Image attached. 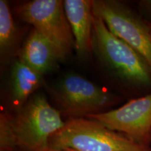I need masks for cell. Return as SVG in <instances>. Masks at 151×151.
<instances>
[{"label":"cell","mask_w":151,"mask_h":151,"mask_svg":"<svg viewBox=\"0 0 151 151\" xmlns=\"http://www.w3.org/2000/svg\"><path fill=\"white\" fill-rule=\"evenodd\" d=\"M22 33L13 18L8 1L0 0V59L1 65L18 58L22 48Z\"/></svg>","instance_id":"8fae6325"},{"label":"cell","mask_w":151,"mask_h":151,"mask_svg":"<svg viewBox=\"0 0 151 151\" xmlns=\"http://www.w3.org/2000/svg\"><path fill=\"white\" fill-rule=\"evenodd\" d=\"M92 48L99 61L124 83L137 88L151 86V71L144 59L94 14Z\"/></svg>","instance_id":"7a4b0ae2"},{"label":"cell","mask_w":151,"mask_h":151,"mask_svg":"<svg viewBox=\"0 0 151 151\" xmlns=\"http://www.w3.org/2000/svg\"><path fill=\"white\" fill-rule=\"evenodd\" d=\"M86 118L99 122L109 129L129 138L139 144L150 146L151 134V93L132 99L120 108Z\"/></svg>","instance_id":"52a82bcc"},{"label":"cell","mask_w":151,"mask_h":151,"mask_svg":"<svg viewBox=\"0 0 151 151\" xmlns=\"http://www.w3.org/2000/svg\"><path fill=\"white\" fill-rule=\"evenodd\" d=\"M46 96L35 93L21 109L0 116V151H48L50 138L65 125Z\"/></svg>","instance_id":"6da1fadb"},{"label":"cell","mask_w":151,"mask_h":151,"mask_svg":"<svg viewBox=\"0 0 151 151\" xmlns=\"http://www.w3.org/2000/svg\"><path fill=\"white\" fill-rule=\"evenodd\" d=\"M14 11L22 22L32 25L55 45L65 58L71 53L75 42L64 1L32 0L18 5Z\"/></svg>","instance_id":"8992f818"},{"label":"cell","mask_w":151,"mask_h":151,"mask_svg":"<svg viewBox=\"0 0 151 151\" xmlns=\"http://www.w3.org/2000/svg\"><path fill=\"white\" fill-rule=\"evenodd\" d=\"M44 76L40 74L17 58L11 66L10 99L13 112L21 109L29 99L44 85Z\"/></svg>","instance_id":"30bf717a"},{"label":"cell","mask_w":151,"mask_h":151,"mask_svg":"<svg viewBox=\"0 0 151 151\" xmlns=\"http://www.w3.org/2000/svg\"><path fill=\"white\" fill-rule=\"evenodd\" d=\"M18 59L44 76L53 71L66 58L55 45L32 28L22 43Z\"/></svg>","instance_id":"ba28073f"},{"label":"cell","mask_w":151,"mask_h":151,"mask_svg":"<svg viewBox=\"0 0 151 151\" xmlns=\"http://www.w3.org/2000/svg\"><path fill=\"white\" fill-rule=\"evenodd\" d=\"M49 93L55 108L67 119L87 118L106 112L120 99L105 88L72 73L50 87Z\"/></svg>","instance_id":"277c9868"},{"label":"cell","mask_w":151,"mask_h":151,"mask_svg":"<svg viewBox=\"0 0 151 151\" xmlns=\"http://www.w3.org/2000/svg\"><path fill=\"white\" fill-rule=\"evenodd\" d=\"M48 151H74L70 149H65V150H48Z\"/></svg>","instance_id":"4fadbf2b"},{"label":"cell","mask_w":151,"mask_h":151,"mask_svg":"<svg viewBox=\"0 0 151 151\" xmlns=\"http://www.w3.org/2000/svg\"><path fill=\"white\" fill-rule=\"evenodd\" d=\"M150 141H151V134H150Z\"/></svg>","instance_id":"5bb4252c"},{"label":"cell","mask_w":151,"mask_h":151,"mask_svg":"<svg viewBox=\"0 0 151 151\" xmlns=\"http://www.w3.org/2000/svg\"><path fill=\"white\" fill-rule=\"evenodd\" d=\"M139 5L141 9L146 12L151 14V0H144V1H141Z\"/></svg>","instance_id":"7c38bea8"},{"label":"cell","mask_w":151,"mask_h":151,"mask_svg":"<svg viewBox=\"0 0 151 151\" xmlns=\"http://www.w3.org/2000/svg\"><path fill=\"white\" fill-rule=\"evenodd\" d=\"M92 9L113 35L142 57L151 71V24L118 1L94 0Z\"/></svg>","instance_id":"5b68a950"},{"label":"cell","mask_w":151,"mask_h":151,"mask_svg":"<svg viewBox=\"0 0 151 151\" xmlns=\"http://www.w3.org/2000/svg\"><path fill=\"white\" fill-rule=\"evenodd\" d=\"M151 151L99 122L86 118H69L49 140V150Z\"/></svg>","instance_id":"3957f363"},{"label":"cell","mask_w":151,"mask_h":151,"mask_svg":"<svg viewBox=\"0 0 151 151\" xmlns=\"http://www.w3.org/2000/svg\"><path fill=\"white\" fill-rule=\"evenodd\" d=\"M64 6L74 39V49L77 55L84 59L92 52V1L65 0Z\"/></svg>","instance_id":"9c48e42d"}]
</instances>
